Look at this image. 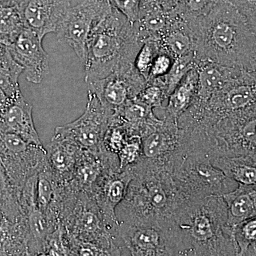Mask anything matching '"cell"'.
<instances>
[{
    "instance_id": "6da1fadb",
    "label": "cell",
    "mask_w": 256,
    "mask_h": 256,
    "mask_svg": "<svg viewBox=\"0 0 256 256\" xmlns=\"http://www.w3.org/2000/svg\"><path fill=\"white\" fill-rule=\"evenodd\" d=\"M195 60L256 72V35L245 15L230 0H218L208 14L188 22Z\"/></svg>"
},
{
    "instance_id": "7a4b0ae2",
    "label": "cell",
    "mask_w": 256,
    "mask_h": 256,
    "mask_svg": "<svg viewBox=\"0 0 256 256\" xmlns=\"http://www.w3.org/2000/svg\"><path fill=\"white\" fill-rule=\"evenodd\" d=\"M222 196L185 202L165 222L175 256H238Z\"/></svg>"
},
{
    "instance_id": "3957f363",
    "label": "cell",
    "mask_w": 256,
    "mask_h": 256,
    "mask_svg": "<svg viewBox=\"0 0 256 256\" xmlns=\"http://www.w3.org/2000/svg\"><path fill=\"white\" fill-rule=\"evenodd\" d=\"M132 178L116 210L120 224H163L186 202L164 164L143 159L130 166Z\"/></svg>"
},
{
    "instance_id": "277c9868",
    "label": "cell",
    "mask_w": 256,
    "mask_h": 256,
    "mask_svg": "<svg viewBox=\"0 0 256 256\" xmlns=\"http://www.w3.org/2000/svg\"><path fill=\"white\" fill-rule=\"evenodd\" d=\"M142 43L134 24L112 8L88 42L82 64L86 82L106 78L120 69L134 65Z\"/></svg>"
},
{
    "instance_id": "5b68a950",
    "label": "cell",
    "mask_w": 256,
    "mask_h": 256,
    "mask_svg": "<svg viewBox=\"0 0 256 256\" xmlns=\"http://www.w3.org/2000/svg\"><path fill=\"white\" fill-rule=\"evenodd\" d=\"M186 140L191 154L208 160L238 154L256 158V108L210 126H192L186 130Z\"/></svg>"
},
{
    "instance_id": "8992f818",
    "label": "cell",
    "mask_w": 256,
    "mask_h": 256,
    "mask_svg": "<svg viewBox=\"0 0 256 256\" xmlns=\"http://www.w3.org/2000/svg\"><path fill=\"white\" fill-rule=\"evenodd\" d=\"M256 108V72L240 70L206 100H194L178 119L180 126H207Z\"/></svg>"
},
{
    "instance_id": "52a82bcc",
    "label": "cell",
    "mask_w": 256,
    "mask_h": 256,
    "mask_svg": "<svg viewBox=\"0 0 256 256\" xmlns=\"http://www.w3.org/2000/svg\"><path fill=\"white\" fill-rule=\"evenodd\" d=\"M170 171L176 188L186 201L213 195L222 196L238 184L214 166L208 158L196 154H176Z\"/></svg>"
},
{
    "instance_id": "ba28073f",
    "label": "cell",
    "mask_w": 256,
    "mask_h": 256,
    "mask_svg": "<svg viewBox=\"0 0 256 256\" xmlns=\"http://www.w3.org/2000/svg\"><path fill=\"white\" fill-rule=\"evenodd\" d=\"M112 9L109 0H84L70 6L56 32L57 40L72 47L84 64L90 35Z\"/></svg>"
},
{
    "instance_id": "9c48e42d",
    "label": "cell",
    "mask_w": 256,
    "mask_h": 256,
    "mask_svg": "<svg viewBox=\"0 0 256 256\" xmlns=\"http://www.w3.org/2000/svg\"><path fill=\"white\" fill-rule=\"evenodd\" d=\"M112 116L97 96L88 92L84 114L73 122L56 128L54 134L70 138L86 150L98 152L102 150Z\"/></svg>"
},
{
    "instance_id": "30bf717a",
    "label": "cell",
    "mask_w": 256,
    "mask_h": 256,
    "mask_svg": "<svg viewBox=\"0 0 256 256\" xmlns=\"http://www.w3.org/2000/svg\"><path fill=\"white\" fill-rule=\"evenodd\" d=\"M88 92L97 96L108 110L114 114L128 100L136 98L146 80L134 65L114 72L106 78L86 82Z\"/></svg>"
},
{
    "instance_id": "8fae6325",
    "label": "cell",
    "mask_w": 256,
    "mask_h": 256,
    "mask_svg": "<svg viewBox=\"0 0 256 256\" xmlns=\"http://www.w3.org/2000/svg\"><path fill=\"white\" fill-rule=\"evenodd\" d=\"M118 232L128 255L174 256L169 234L161 224H118Z\"/></svg>"
},
{
    "instance_id": "7c38bea8",
    "label": "cell",
    "mask_w": 256,
    "mask_h": 256,
    "mask_svg": "<svg viewBox=\"0 0 256 256\" xmlns=\"http://www.w3.org/2000/svg\"><path fill=\"white\" fill-rule=\"evenodd\" d=\"M43 38L25 26L8 46L14 60L22 67L26 80L32 84H40L50 72L48 55L42 46Z\"/></svg>"
},
{
    "instance_id": "4fadbf2b",
    "label": "cell",
    "mask_w": 256,
    "mask_h": 256,
    "mask_svg": "<svg viewBox=\"0 0 256 256\" xmlns=\"http://www.w3.org/2000/svg\"><path fill=\"white\" fill-rule=\"evenodd\" d=\"M132 178L129 168L108 170L88 194L95 200L109 226L116 232H118V222L116 210L126 196Z\"/></svg>"
},
{
    "instance_id": "5bb4252c",
    "label": "cell",
    "mask_w": 256,
    "mask_h": 256,
    "mask_svg": "<svg viewBox=\"0 0 256 256\" xmlns=\"http://www.w3.org/2000/svg\"><path fill=\"white\" fill-rule=\"evenodd\" d=\"M70 8L69 0H23L18 9L25 26L44 38L56 33Z\"/></svg>"
},
{
    "instance_id": "9a60e30c",
    "label": "cell",
    "mask_w": 256,
    "mask_h": 256,
    "mask_svg": "<svg viewBox=\"0 0 256 256\" xmlns=\"http://www.w3.org/2000/svg\"><path fill=\"white\" fill-rule=\"evenodd\" d=\"M120 169L118 156L104 149L98 152L84 150L68 184L74 191L88 194L106 171Z\"/></svg>"
},
{
    "instance_id": "2e32d148",
    "label": "cell",
    "mask_w": 256,
    "mask_h": 256,
    "mask_svg": "<svg viewBox=\"0 0 256 256\" xmlns=\"http://www.w3.org/2000/svg\"><path fill=\"white\" fill-rule=\"evenodd\" d=\"M143 159L168 164L180 150L178 122L162 118L159 124L142 137Z\"/></svg>"
},
{
    "instance_id": "e0dca14e",
    "label": "cell",
    "mask_w": 256,
    "mask_h": 256,
    "mask_svg": "<svg viewBox=\"0 0 256 256\" xmlns=\"http://www.w3.org/2000/svg\"><path fill=\"white\" fill-rule=\"evenodd\" d=\"M45 149L46 165L60 182L68 183L84 149L70 138L54 134Z\"/></svg>"
},
{
    "instance_id": "ac0fdd59",
    "label": "cell",
    "mask_w": 256,
    "mask_h": 256,
    "mask_svg": "<svg viewBox=\"0 0 256 256\" xmlns=\"http://www.w3.org/2000/svg\"><path fill=\"white\" fill-rule=\"evenodd\" d=\"M0 122L6 130L14 132L26 142L40 146L42 144L32 117V106L23 96L13 100L0 117Z\"/></svg>"
},
{
    "instance_id": "d6986e66",
    "label": "cell",
    "mask_w": 256,
    "mask_h": 256,
    "mask_svg": "<svg viewBox=\"0 0 256 256\" xmlns=\"http://www.w3.org/2000/svg\"><path fill=\"white\" fill-rule=\"evenodd\" d=\"M160 46L174 58L195 50L193 30L186 20L172 10L169 22L159 40Z\"/></svg>"
},
{
    "instance_id": "ffe728a7",
    "label": "cell",
    "mask_w": 256,
    "mask_h": 256,
    "mask_svg": "<svg viewBox=\"0 0 256 256\" xmlns=\"http://www.w3.org/2000/svg\"><path fill=\"white\" fill-rule=\"evenodd\" d=\"M198 74V90L194 100H206L242 69L229 68L210 60H195Z\"/></svg>"
},
{
    "instance_id": "44dd1931",
    "label": "cell",
    "mask_w": 256,
    "mask_h": 256,
    "mask_svg": "<svg viewBox=\"0 0 256 256\" xmlns=\"http://www.w3.org/2000/svg\"><path fill=\"white\" fill-rule=\"evenodd\" d=\"M227 208V226L232 229L244 220L256 216V184H238L222 195Z\"/></svg>"
},
{
    "instance_id": "7402d4cb",
    "label": "cell",
    "mask_w": 256,
    "mask_h": 256,
    "mask_svg": "<svg viewBox=\"0 0 256 256\" xmlns=\"http://www.w3.org/2000/svg\"><path fill=\"white\" fill-rule=\"evenodd\" d=\"M172 10L165 9L158 0H142L137 22L134 24L142 41L159 40L169 22Z\"/></svg>"
},
{
    "instance_id": "603a6c76",
    "label": "cell",
    "mask_w": 256,
    "mask_h": 256,
    "mask_svg": "<svg viewBox=\"0 0 256 256\" xmlns=\"http://www.w3.org/2000/svg\"><path fill=\"white\" fill-rule=\"evenodd\" d=\"M198 74L196 68H192L175 88L168 97L163 118L178 122V119L192 105L198 90Z\"/></svg>"
},
{
    "instance_id": "cb8c5ba5",
    "label": "cell",
    "mask_w": 256,
    "mask_h": 256,
    "mask_svg": "<svg viewBox=\"0 0 256 256\" xmlns=\"http://www.w3.org/2000/svg\"><path fill=\"white\" fill-rule=\"evenodd\" d=\"M226 176L242 184H256V158L248 154L220 156L210 160Z\"/></svg>"
},
{
    "instance_id": "d4e9b609",
    "label": "cell",
    "mask_w": 256,
    "mask_h": 256,
    "mask_svg": "<svg viewBox=\"0 0 256 256\" xmlns=\"http://www.w3.org/2000/svg\"><path fill=\"white\" fill-rule=\"evenodd\" d=\"M24 28L18 8L0 6V43L9 46Z\"/></svg>"
},
{
    "instance_id": "484cf974",
    "label": "cell",
    "mask_w": 256,
    "mask_h": 256,
    "mask_svg": "<svg viewBox=\"0 0 256 256\" xmlns=\"http://www.w3.org/2000/svg\"><path fill=\"white\" fill-rule=\"evenodd\" d=\"M233 236L238 256H254L256 250V216L234 227Z\"/></svg>"
},
{
    "instance_id": "4316f807",
    "label": "cell",
    "mask_w": 256,
    "mask_h": 256,
    "mask_svg": "<svg viewBox=\"0 0 256 256\" xmlns=\"http://www.w3.org/2000/svg\"><path fill=\"white\" fill-rule=\"evenodd\" d=\"M195 67V52L174 58L171 68L166 75L161 77L168 95L174 90L190 70Z\"/></svg>"
},
{
    "instance_id": "83f0119b",
    "label": "cell",
    "mask_w": 256,
    "mask_h": 256,
    "mask_svg": "<svg viewBox=\"0 0 256 256\" xmlns=\"http://www.w3.org/2000/svg\"><path fill=\"white\" fill-rule=\"evenodd\" d=\"M218 0H176L174 11L188 22L205 16Z\"/></svg>"
},
{
    "instance_id": "f1b7e54d",
    "label": "cell",
    "mask_w": 256,
    "mask_h": 256,
    "mask_svg": "<svg viewBox=\"0 0 256 256\" xmlns=\"http://www.w3.org/2000/svg\"><path fill=\"white\" fill-rule=\"evenodd\" d=\"M130 136L126 126L111 118L104 137L102 149L110 154L118 156Z\"/></svg>"
},
{
    "instance_id": "f546056e",
    "label": "cell",
    "mask_w": 256,
    "mask_h": 256,
    "mask_svg": "<svg viewBox=\"0 0 256 256\" xmlns=\"http://www.w3.org/2000/svg\"><path fill=\"white\" fill-rule=\"evenodd\" d=\"M169 95L161 78H158L146 82V86L138 94V100L142 101L153 109L161 110L164 107L163 102L168 100Z\"/></svg>"
},
{
    "instance_id": "4dcf8cb0",
    "label": "cell",
    "mask_w": 256,
    "mask_h": 256,
    "mask_svg": "<svg viewBox=\"0 0 256 256\" xmlns=\"http://www.w3.org/2000/svg\"><path fill=\"white\" fill-rule=\"evenodd\" d=\"M160 50L159 40L149 38L143 42L138 50L134 65L138 73L142 75L146 82L149 77L152 66Z\"/></svg>"
},
{
    "instance_id": "1f68e13d",
    "label": "cell",
    "mask_w": 256,
    "mask_h": 256,
    "mask_svg": "<svg viewBox=\"0 0 256 256\" xmlns=\"http://www.w3.org/2000/svg\"><path fill=\"white\" fill-rule=\"evenodd\" d=\"M120 168L124 170L137 164L142 158V139L139 136H131L118 154Z\"/></svg>"
},
{
    "instance_id": "d6a6232c",
    "label": "cell",
    "mask_w": 256,
    "mask_h": 256,
    "mask_svg": "<svg viewBox=\"0 0 256 256\" xmlns=\"http://www.w3.org/2000/svg\"><path fill=\"white\" fill-rule=\"evenodd\" d=\"M174 60V58L170 54L160 46L159 52L156 54L152 66L148 82L161 78V77L166 75L171 68Z\"/></svg>"
},
{
    "instance_id": "836d02e7",
    "label": "cell",
    "mask_w": 256,
    "mask_h": 256,
    "mask_svg": "<svg viewBox=\"0 0 256 256\" xmlns=\"http://www.w3.org/2000/svg\"><path fill=\"white\" fill-rule=\"evenodd\" d=\"M142 0H109L111 6L124 15L132 24L137 22Z\"/></svg>"
},
{
    "instance_id": "e575fe53",
    "label": "cell",
    "mask_w": 256,
    "mask_h": 256,
    "mask_svg": "<svg viewBox=\"0 0 256 256\" xmlns=\"http://www.w3.org/2000/svg\"><path fill=\"white\" fill-rule=\"evenodd\" d=\"M245 15L256 35V0H230Z\"/></svg>"
},
{
    "instance_id": "d590c367",
    "label": "cell",
    "mask_w": 256,
    "mask_h": 256,
    "mask_svg": "<svg viewBox=\"0 0 256 256\" xmlns=\"http://www.w3.org/2000/svg\"><path fill=\"white\" fill-rule=\"evenodd\" d=\"M12 102L11 99L0 89V117Z\"/></svg>"
},
{
    "instance_id": "8d00e7d4",
    "label": "cell",
    "mask_w": 256,
    "mask_h": 256,
    "mask_svg": "<svg viewBox=\"0 0 256 256\" xmlns=\"http://www.w3.org/2000/svg\"><path fill=\"white\" fill-rule=\"evenodd\" d=\"M23 0H0V6H15L20 8Z\"/></svg>"
},
{
    "instance_id": "74e56055",
    "label": "cell",
    "mask_w": 256,
    "mask_h": 256,
    "mask_svg": "<svg viewBox=\"0 0 256 256\" xmlns=\"http://www.w3.org/2000/svg\"><path fill=\"white\" fill-rule=\"evenodd\" d=\"M158 1L168 11L174 10L176 4V0H158Z\"/></svg>"
},
{
    "instance_id": "f35d334b",
    "label": "cell",
    "mask_w": 256,
    "mask_h": 256,
    "mask_svg": "<svg viewBox=\"0 0 256 256\" xmlns=\"http://www.w3.org/2000/svg\"><path fill=\"white\" fill-rule=\"evenodd\" d=\"M254 256H256V250L255 252H254Z\"/></svg>"
}]
</instances>
